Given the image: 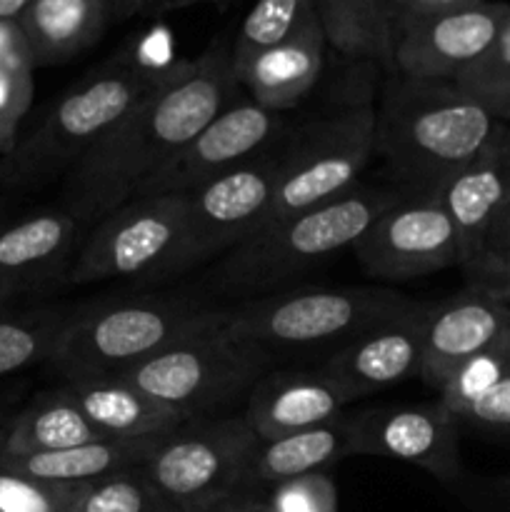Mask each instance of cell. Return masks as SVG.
<instances>
[{
    "mask_svg": "<svg viewBox=\"0 0 510 512\" xmlns=\"http://www.w3.org/2000/svg\"><path fill=\"white\" fill-rule=\"evenodd\" d=\"M505 338H510V305L465 285L443 303H430L420 380L438 393L460 365Z\"/></svg>",
    "mask_w": 510,
    "mask_h": 512,
    "instance_id": "16",
    "label": "cell"
},
{
    "mask_svg": "<svg viewBox=\"0 0 510 512\" xmlns=\"http://www.w3.org/2000/svg\"><path fill=\"white\" fill-rule=\"evenodd\" d=\"M268 370L263 355L230 328L223 308L208 325L115 378L193 420L233 413Z\"/></svg>",
    "mask_w": 510,
    "mask_h": 512,
    "instance_id": "7",
    "label": "cell"
},
{
    "mask_svg": "<svg viewBox=\"0 0 510 512\" xmlns=\"http://www.w3.org/2000/svg\"><path fill=\"white\" fill-rule=\"evenodd\" d=\"M460 238V253L468 268L488 238L495 220L510 203V125L503 123L490 143L438 190Z\"/></svg>",
    "mask_w": 510,
    "mask_h": 512,
    "instance_id": "19",
    "label": "cell"
},
{
    "mask_svg": "<svg viewBox=\"0 0 510 512\" xmlns=\"http://www.w3.org/2000/svg\"><path fill=\"white\" fill-rule=\"evenodd\" d=\"M508 258H510V203L508 208L503 210V215L495 220V225L490 228L488 238L483 240V245H480L475 260L463 270V273L465 275L480 273V270H488V268H495V265L505 263Z\"/></svg>",
    "mask_w": 510,
    "mask_h": 512,
    "instance_id": "37",
    "label": "cell"
},
{
    "mask_svg": "<svg viewBox=\"0 0 510 512\" xmlns=\"http://www.w3.org/2000/svg\"><path fill=\"white\" fill-rule=\"evenodd\" d=\"M285 133V113L263 108L248 95H235L135 195L193 193L278 145Z\"/></svg>",
    "mask_w": 510,
    "mask_h": 512,
    "instance_id": "13",
    "label": "cell"
},
{
    "mask_svg": "<svg viewBox=\"0 0 510 512\" xmlns=\"http://www.w3.org/2000/svg\"><path fill=\"white\" fill-rule=\"evenodd\" d=\"M0 158H3V153H0Z\"/></svg>",
    "mask_w": 510,
    "mask_h": 512,
    "instance_id": "48",
    "label": "cell"
},
{
    "mask_svg": "<svg viewBox=\"0 0 510 512\" xmlns=\"http://www.w3.org/2000/svg\"><path fill=\"white\" fill-rule=\"evenodd\" d=\"M33 0H0V23H15Z\"/></svg>",
    "mask_w": 510,
    "mask_h": 512,
    "instance_id": "43",
    "label": "cell"
},
{
    "mask_svg": "<svg viewBox=\"0 0 510 512\" xmlns=\"http://www.w3.org/2000/svg\"><path fill=\"white\" fill-rule=\"evenodd\" d=\"M153 3L155 0H110V5H113V20L133 18V15L143 13Z\"/></svg>",
    "mask_w": 510,
    "mask_h": 512,
    "instance_id": "42",
    "label": "cell"
},
{
    "mask_svg": "<svg viewBox=\"0 0 510 512\" xmlns=\"http://www.w3.org/2000/svg\"><path fill=\"white\" fill-rule=\"evenodd\" d=\"M315 28H323L315 0H255L230 45L233 65Z\"/></svg>",
    "mask_w": 510,
    "mask_h": 512,
    "instance_id": "29",
    "label": "cell"
},
{
    "mask_svg": "<svg viewBox=\"0 0 510 512\" xmlns=\"http://www.w3.org/2000/svg\"><path fill=\"white\" fill-rule=\"evenodd\" d=\"M505 375H510V338L460 365L438 390V400L458 418L475 400L488 395Z\"/></svg>",
    "mask_w": 510,
    "mask_h": 512,
    "instance_id": "32",
    "label": "cell"
},
{
    "mask_svg": "<svg viewBox=\"0 0 510 512\" xmlns=\"http://www.w3.org/2000/svg\"><path fill=\"white\" fill-rule=\"evenodd\" d=\"M510 20V3L480 0L408 25L395 35L393 73L453 83L490 48Z\"/></svg>",
    "mask_w": 510,
    "mask_h": 512,
    "instance_id": "15",
    "label": "cell"
},
{
    "mask_svg": "<svg viewBox=\"0 0 510 512\" xmlns=\"http://www.w3.org/2000/svg\"><path fill=\"white\" fill-rule=\"evenodd\" d=\"M188 193L135 195L95 223L70 263L68 283L143 280L168 275L183 240Z\"/></svg>",
    "mask_w": 510,
    "mask_h": 512,
    "instance_id": "10",
    "label": "cell"
},
{
    "mask_svg": "<svg viewBox=\"0 0 510 512\" xmlns=\"http://www.w3.org/2000/svg\"><path fill=\"white\" fill-rule=\"evenodd\" d=\"M325 40L335 53L393 73V5L390 0H315Z\"/></svg>",
    "mask_w": 510,
    "mask_h": 512,
    "instance_id": "27",
    "label": "cell"
},
{
    "mask_svg": "<svg viewBox=\"0 0 510 512\" xmlns=\"http://www.w3.org/2000/svg\"><path fill=\"white\" fill-rule=\"evenodd\" d=\"M325 48L328 40L323 28H315L243 63H235V80L258 105L275 113H288L298 108L318 85L325 68Z\"/></svg>",
    "mask_w": 510,
    "mask_h": 512,
    "instance_id": "22",
    "label": "cell"
},
{
    "mask_svg": "<svg viewBox=\"0 0 510 512\" xmlns=\"http://www.w3.org/2000/svg\"><path fill=\"white\" fill-rule=\"evenodd\" d=\"M495 120L510 125V20L490 48L453 80Z\"/></svg>",
    "mask_w": 510,
    "mask_h": 512,
    "instance_id": "30",
    "label": "cell"
},
{
    "mask_svg": "<svg viewBox=\"0 0 510 512\" xmlns=\"http://www.w3.org/2000/svg\"><path fill=\"white\" fill-rule=\"evenodd\" d=\"M260 505L265 512H338V485L328 470L310 473L265 490Z\"/></svg>",
    "mask_w": 510,
    "mask_h": 512,
    "instance_id": "34",
    "label": "cell"
},
{
    "mask_svg": "<svg viewBox=\"0 0 510 512\" xmlns=\"http://www.w3.org/2000/svg\"><path fill=\"white\" fill-rule=\"evenodd\" d=\"M33 68L30 60L0 65V153L5 155L18 143V130L33 103Z\"/></svg>",
    "mask_w": 510,
    "mask_h": 512,
    "instance_id": "35",
    "label": "cell"
},
{
    "mask_svg": "<svg viewBox=\"0 0 510 512\" xmlns=\"http://www.w3.org/2000/svg\"><path fill=\"white\" fill-rule=\"evenodd\" d=\"M500 125L450 80L390 73L375 108V155L385 160L395 185L438 193Z\"/></svg>",
    "mask_w": 510,
    "mask_h": 512,
    "instance_id": "2",
    "label": "cell"
},
{
    "mask_svg": "<svg viewBox=\"0 0 510 512\" xmlns=\"http://www.w3.org/2000/svg\"><path fill=\"white\" fill-rule=\"evenodd\" d=\"M160 438H103L75 448L53 450V453L20 455V458H0V470L25 475V478L50 480V483L93 485L123 470L140 468L158 448Z\"/></svg>",
    "mask_w": 510,
    "mask_h": 512,
    "instance_id": "25",
    "label": "cell"
},
{
    "mask_svg": "<svg viewBox=\"0 0 510 512\" xmlns=\"http://www.w3.org/2000/svg\"><path fill=\"white\" fill-rule=\"evenodd\" d=\"M70 308L45 305L33 310H0V378L30 365L48 363L60 333L70 320Z\"/></svg>",
    "mask_w": 510,
    "mask_h": 512,
    "instance_id": "28",
    "label": "cell"
},
{
    "mask_svg": "<svg viewBox=\"0 0 510 512\" xmlns=\"http://www.w3.org/2000/svg\"><path fill=\"white\" fill-rule=\"evenodd\" d=\"M473 3H480V0H390V5H393L395 35L408 28V25L420 23V20L433 18L438 13H448V10L465 8V5Z\"/></svg>",
    "mask_w": 510,
    "mask_h": 512,
    "instance_id": "38",
    "label": "cell"
},
{
    "mask_svg": "<svg viewBox=\"0 0 510 512\" xmlns=\"http://www.w3.org/2000/svg\"><path fill=\"white\" fill-rule=\"evenodd\" d=\"M238 90L230 45L213 43L195 60H178L168 78L70 168L60 208L80 225L98 223L135 198Z\"/></svg>",
    "mask_w": 510,
    "mask_h": 512,
    "instance_id": "1",
    "label": "cell"
},
{
    "mask_svg": "<svg viewBox=\"0 0 510 512\" xmlns=\"http://www.w3.org/2000/svg\"><path fill=\"white\" fill-rule=\"evenodd\" d=\"M5 220H8V218H5V215H3V213H0V225H3V223H5Z\"/></svg>",
    "mask_w": 510,
    "mask_h": 512,
    "instance_id": "47",
    "label": "cell"
},
{
    "mask_svg": "<svg viewBox=\"0 0 510 512\" xmlns=\"http://www.w3.org/2000/svg\"><path fill=\"white\" fill-rule=\"evenodd\" d=\"M353 458L350 413L315 428L295 430L278 438H258L248 460V488L255 500L265 490L310 473H325L335 463Z\"/></svg>",
    "mask_w": 510,
    "mask_h": 512,
    "instance_id": "21",
    "label": "cell"
},
{
    "mask_svg": "<svg viewBox=\"0 0 510 512\" xmlns=\"http://www.w3.org/2000/svg\"><path fill=\"white\" fill-rule=\"evenodd\" d=\"M80 512H183L175 508L140 468L98 480L85 493Z\"/></svg>",
    "mask_w": 510,
    "mask_h": 512,
    "instance_id": "31",
    "label": "cell"
},
{
    "mask_svg": "<svg viewBox=\"0 0 510 512\" xmlns=\"http://www.w3.org/2000/svg\"><path fill=\"white\" fill-rule=\"evenodd\" d=\"M350 250L370 278L385 283L425 278L463 263L458 230L438 193H408Z\"/></svg>",
    "mask_w": 510,
    "mask_h": 512,
    "instance_id": "12",
    "label": "cell"
},
{
    "mask_svg": "<svg viewBox=\"0 0 510 512\" xmlns=\"http://www.w3.org/2000/svg\"><path fill=\"white\" fill-rule=\"evenodd\" d=\"M258 435L240 413L193 418L165 435L143 470L155 488L183 512H220L255 500L248 460Z\"/></svg>",
    "mask_w": 510,
    "mask_h": 512,
    "instance_id": "9",
    "label": "cell"
},
{
    "mask_svg": "<svg viewBox=\"0 0 510 512\" xmlns=\"http://www.w3.org/2000/svg\"><path fill=\"white\" fill-rule=\"evenodd\" d=\"M18 60H30L33 63L23 33H20L18 23H0V65L18 63Z\"/></svg>",
    "mask_w": 510,
    "mask_h": 512,
    "instance_id": "40",
    "label": "cell"
},
{
    "mask_svg": "<svg viewBox=\"0 0 510 512\" xmlns=\"http://www.w3.org/2000/svg\"><path fill=\"white\" fill-rule=\"evenodd\" d=\"M220 512H265V510L263 505H260V500H243V503L228 505V508Z\"/></svg>",
    "mask_w": 510,
    "mask_h": 512,
    "instance_id": "44",
    "label": "cell"
},
{
    "mask_svg": "<svg viewBox=\"0 0 510 512\" xmlns=\"http://www.w3.org/2000/svg\"><path fill=\"white\" fill-rule=\"evenodd\" d=\"M465 278H468V285H475L483 293L510 305V258L505 263L495 265V268L480 270V273L465 275Z\"/></svg>",
    "mask_w": 510,
    "mask_h": 512,
    "instance_id": "39",
    "label": "cell"
},
{
    "mask_svg": "<svg viewBox=\"0 0 510 512\" xmlns=\"http://www.w3.org/2000/svg\"><path fill=\"white\" fill-rule=\"evenodd\" d=\"M458 423L480 433L510 438V375H505L488 395L465 408L458 415Z\"/></svg>",
    "mask_w": 510,
    "mask_h": 512,
    "instance_id": "36",
    "label": "cell"
},
{
    "mask_svg": "<svg viewBox=\"0 0 510 512\" xmlns=\"http://www.w3.org/2000/svg\"><path fill=\"white\" fill-rule=\"evenodd\" d=\"M8 418H10V415H8V410H5V405L0 403V430H3V425L8 423Z\"/></svg>",
    "mask_w": 510,
    "mask_h": 512,
    "instance_id": "46",
    "label": "cell"
},
{
    "mask_svg": "<svg viewBox=\"0 0 510 512\" xmlns=\"http://www.w3.org/2000/svg\"><path fill=\"white\" fill-rule=\"evenodd\" d=\"M80 223L63 208H48L0 225V283L20 295L68 273Z\"/></svg>",
    "mask_w": 510,
    "mask_h": 512,
    "instance_id": "20",
    "label": "cell"
},
{
    "mask_svg": "<svg viewBox=\"0 0 510 512\" xmlns=\"http://www.w3.org/2000/svg\"><path fill=\"white\" fill-rule=\"evenodd\" d=\"M220 310L193 295L160 293L75 308L48 365L63 383L118 375L208 325Z\"/></svg>",
    "mask_w": 510,
    "mask_h": 512,
    "instance_id": "6",
    "label": "cell"
},
{
    "mask_svg": "<svg viewBox=\"0 0 510 512\" xmlns=\"http://www.w3.org/2000/svg\"><path fill=\"white\" fill-rule=\"evenodd\" d=\"M110 20V0H33L15 23L33 65H53L98 43Z\"/></svg>",
    "mask_w": 510,
    "mask_h": 512,
    "instance_id": "24",
    "label": "cell"
},
{
    "mask_svg": "<svg viewBox=\"0 0 510 512\" xmlns=\"http://www.w3.org/2000/svg\"><path fill=\"white\" fill-rule=\"evenodd\" d=\"M353 403L343 385L323 365L268 370L243 405V415L258 438H278L295 430L330 423Z\"/></svg>",
    "mask_w": 510,
    "mask_h": 512,
    "instance_id": "18",
    "label": "cell"
},
{
    "mask_svg": "<svg viewBox=\"0 0 510 512\" xmlns=\"http://www.w3.org/2000/svg\"><path fill=\"white\" fill-rule=\"evenodd\" d=\"M353 458H390L428 470L455 485L460 468V423L438 398L415 405H373L350 413Z\"/></svg>",
    "mask_w": 510,
    "mask_h": 512,
    "instance_id": "14",
    "label": "cell"
},
{
    "mask_svg": "<svg viewBox=\"0 0 510 512\" xmlns=\"http://www.w3.org/2000/svg\"><path fill=\"white\" fill-rule=\"evenodd\" d=\"M63 385L35 395L23 410L10 415L0 430V458L53 453L103 440Z\"/></svg>",
    "mask_w": 510,
    "mask_h": 512,
    "instance_id": "26",
    "label": "cell"
},
{
    "mask_svg": "<svg viewBox=\"0 0 510 512\" xmlns=\"http://www.w3.org/2000/svg\"><path fill=\"white\" fill-rule=\"evenodd\" d=\"M88 488L0 470V512H80Z\"/></svg>",
    "mask_w": 510,
    "mask_h": 512,
    "instance_id": "33",
    "label": "cell"
},
{
    "mask_svg": "<svg viewBox=\"0 0 510 512\" xmlns=\"http://www.w3.org/2000/svg\"><path fill=\"white\" fill-rule=\"evenodd\" d=\"M170 68H150L133 58H115L70 85L15 148L0 158V188H38L70 168L143 98Z\"/></svg>",
    "mask_w": 510,
    "mask_h": 512,
    "instance_id": "5",
    "label": "cell"
},
{
    "mask_svg": "<svg viewBox=\"0 0 510 512\" xmlns=\"http://www.w3.org/2000/svg\"><path fill=\"white\" fill-rule=\"evenodd\" d=\"M420 305L378 285L365 288H285L228 305V323L265 363L330 358L368 330L405 318Z\"/></svg>",
    "mask_w": 510,
    "mask_h": 512,
    "instance_id": "4",
    "label": "cell"
},
{
    "mask_svg": "<svg viewBox=\"0 0 510 512\" xmlns=\"http://www.w3.org/2000/svg\"><path fill=\"white\" fill-rule=\"evenodd\" d=\"M60 385L83 410L90 425L105 438H160L188 423V418L178 410L150 398L148 393L115 375L65 380Z\"/></svg>",
    "mask_w": 510,
    "mask_h": 512,
    "instance_id": "23",
    "label": "cell"
},
{
    "mask_svg": "<svg viewBox=\"0 0 510 512\" xmlns=\"http://www.w3.org/2000/svg\"><path fill=\"white\" fill-rule=\"evenodd\" d=\"M408 193L400 185L375 188L360 183L340 198L268 225L215 263L208 273L210 290L245 300L280 293L300 273L353 248L365 230Z\"/></svg>",
    "mask_w": 510,
    "mask_h": 512,
    "instance_id": "3",
    "label": "cell"
},
{
    "mask_svg": "<svg viewBox=\"0 0 510 512\" xmlns=\"http://www.w3.org/2000/svg\"><path fill=\"white\" fill-rule=\"evenodd\" d=\"M428 308L423 303L405 318L368 330L320 365L353 400L420 378Z\"/></svg>",
    "mask_w": 510,
    "mask_h": 512,
    "instance_id": "17",
    "label": "cell"
},
{
    "mask_svg": "<svg viewBox=\"0 0 510 512\" xmlns=\"http://www.w3.org/2000/svg\"><path fill=\"white\" fill-rule=\"evenodd\" d=\"M18 298H23V295H20L18 290L10 288V285L0 283V310H5L10 303H13V300H18Z\"/></svg>",
    "mask_w": 510,
    "mask_h": 512,
    "instance_id": "45",
    "label": "cell"
},
{
    "mask_svg": "<svg viewBox=\"0 0 510 512\" xmlns=\"http://www.w3.org/2000/svg\"><path fill=\"white\" fill-rule=\"evenodd\" d=\"M275 178L278 145L188 193L183 240L165 280L225 258L255 235L273 203Z\"/></svg>",
    "mask_w": 510,
    "mask_h": 512,
    "instance_id": "11",
    "label": "cell"
},
{
    "mask_svg": "<svg viewBox=\"0 0 510 512\" xmlns=\"http://www.w3.org/2000/svg\"><path fill=\"white\" fill-rule=\"evenodd\" d=\"M373 158L375 105L368 98L300 123L278 143L273 203L258 230L350 193Z\"/></svg>",
    "mask_w": 510,
    "mask_h": 512,
    "instance_id": "8",
    "label": "cell"
},
{
    "mask_svg": "<svg viewBox=\"0 0 510 512\" xmlns=\"http://www.w3.org/2000/svg\"><path fill=\"white\" fill-rule=\"evenodd\" d=\"M485 512H510V473L500 475L485 488L483 493Z\"/></svg>",
    "mask_w": 510,
    "mask_h": 512,
    "instance_id": "41",
    "label": "cell"
}]
</instances>
